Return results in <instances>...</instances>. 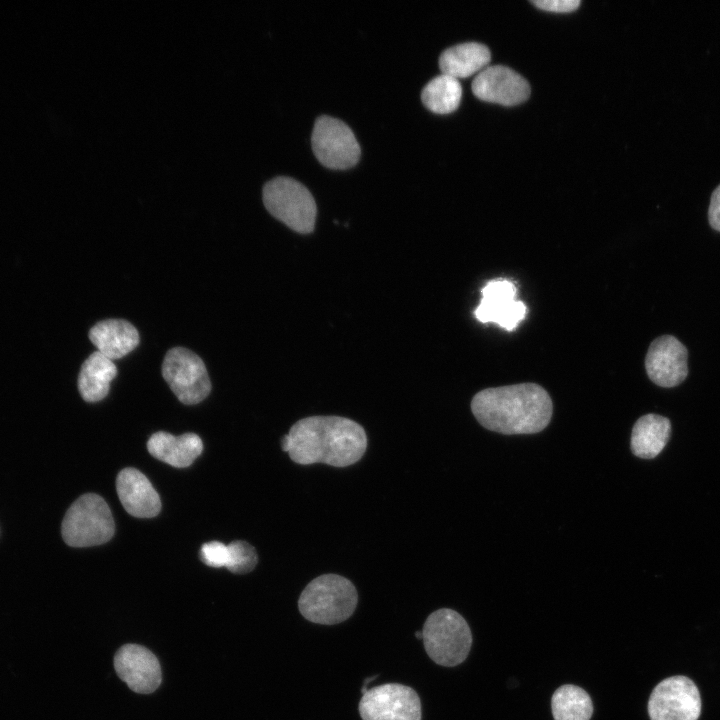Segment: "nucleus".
Returning <instances> with one entry per match:
<instances>
[{"label":"nucleus","instance_id":"nucleus-1","mask_svg":"<svg viewBox=\"0 0 720 720\" xmlns=\"http://www.w3.org/2000/svg\"><path fill=\"white\" fill-rule=\"evenodd\" d=\"M281 446L297 464L346 467L361 459L367 436L364 428L349 418L310 416L292 425Z\"/></svg>","mask_w":720,"mask_h":720},{"label":"nucleus","instance_id":"nucleus-2","mask_svg":"<svg viewBox=\"0 0 720 720\" xmlns=\"http://www.w3.org/2000/svg\"><path fill=\"white\" fill-rule=\"evenodd\" d=\"M471 410L486 429L504 435L533 434L549 424L553 404L536 383L487 388L475 394Z\"/></svg>","mask_w":720,"mask_h":720},{"label":"nucleus","instance_id":"nucleus-3","mask_svg":"<svg viewBox=\"0 0 720 720\" xmlns=\"http://www.w3.org/2000/svg\"><path fill=\"white\" fill-rule=\"evenodd\" d=\"M357 602V590L350 580L337 574H324L304 588L298 608L310 622L333 625L348 619Z\"/></svg>","mask_w":720,"mask_h":720},{"label":"nucleus","instance_id":"nucleus-4","mask_svg":"<svg viewBox=\"0 0 720 720\" xmlns=\"http://www.w3.org/2000/svg\"><path fill=\"white\" fill-rule=\"evenodd\" d=\"M422 634L425 651L436 664L453 667L469 654L471 630L455 610L442 608L432 612L424 623Z\"/></svg>","mask_w":720,"mask_h":720},{"label":"nucleus","instance_id":"nucleus-5","mask_svg":"<svg viewBox=\"0 0 720 720\" xmlns=\"http://www.w3.org/2000/svg\"><path fill=\"white\" fill-rule=\"evenodd\" d=\"M115 531L111 510L93 493L80 496L67 510L61 526L63 540L72 547H90L109 541Z\"/></svg>","mask_w":720,"mask_h":720},{"label":"nucleus","instance_id":"nucleus-6","mask_svg":"<svg viewBox=\"0 0 720 720\" xmlns=\"http://www.w3.org/2000/svg\"><path fill=\"white\" fill-rule=\"evenodd\" d=\"M269 213L298 233H310L316 219V203L310 191L290 177H276L263 188Z\"/></svg>","mask_w":720,"mask_h":720},{"label":"nucleus","instance_id":"nucleus-7","mask_svg":"<svg viewBox=\"0 0 720 720\" xmlns=\"http://www.w3.org/2000/svg\"><path fill=\"white\" fill-rule=\"evenodd\" d=\"M162 375L176 397L187 405L201 402L211 390L204 362L194 352L183 347H175L167 352L162 364Z\"/></svg>","mask_w":720,"mask_h":720},{"label":"nucleus","instance_id":"nucleus-8","mask_svg":"<svg viewBox=\"0 0 720 720\" xmlns=\"http://www.w3.org/2000/svg\"><path fill=\"white\" fill-rule=\"evenodd\" d=\"M311 141L316 158L328 168L346 169L359 160L360 146L354 133L337 118L327 115L317 118Z\"/></svg>","mask_w":720,"mask_h":720},{"label":"nucleus","instance_id":"nucleus-9","mask_svg":"<svg viewBox=\"0 0 720 720\" xmlns=\"http://www.w3.org/2000/svg\"><path fill=\"white\" fill-rule=\"evenodd\" d=\"M651 720H698L701 697L694 682L685 676L662 680L648 701Z\"/></svg>","mask_w":720,"mask_h":720},{"label":"nucleus","instance_id":"nucleus-10","mask_svg":"<svg viewBox=\"0 0 720 720\" xmlns=\"http://www.w3.org/2000/svg\"><path fill=\"white\" fill-rule=\"evenodd\" d=\"M363 720H421V701L414 689L387 683L368 689L359 702Z\"/></svg>","mask_w":720,"mask_h":720},{"label":"nucleus","instance_id":"nucleus-11","mask_svg":"<svg viewBox=\"0 0 720 720\" xmlns=\"http://www.w3.org/2000/svg\"><path fill=\"white\" fill-rule=\"evenodd\" d=\"M113 664L120 680L138 694H151L162 682L158 658L142 645H122L114 655Z\"/></svg>","mask_w":720,"mask_h":720},{"label":"nucleus","instance_id":"nucleus-12","mask_svg":"<svg viewBox=\"0 0 720 720\" xmlns=\"http://www.w3.org/2000/svg\"><path fill=\"white\" fill-rule=\"evenodd\" d=\"M482 298L474 310L481 323L493 322L507 331H513L525 318L526 305L515 299L516 286L507 279H493L481 290Z\"/></svg>","mask_w":720,"mask_h":720},{"label":"nucleus","instance_id":"nucleus-13","mask_svg":"<svg viewBox=\"0 0 720 720\" xmlns=\"http://www.w3.org/2000/svg\"><path fill=\"white\" fill-rule=\"evenodd\" d=\"M688 351L674 336L663 335L649 346L645 368L652 382L661 387H674L688 374Z\"/></svg>","mask_w":720,"mask_h":720},{"label":"nucleus","instance_id":"nucleus-14","mask_svg":"<svg viewBox=\"0 0 720 720\" xmlns=\"http://www.w3.org/2000/svg\"><path fill=\"white\" fill-rule=\"evenodd\" d=\"M471 87L477 98L505 106L520 104L530 95L526 79L503 65L487 66L475 76Z\"/></svg>","mask_w":720,"mask_h":720},{"label":"nucleus","instance_id":"nucleus-15","mask_svg":"<svg viewBox=\"0 0 720 720\" xmlns=\"http://www.w3.org/2000/svg\"><path fill=\"white\" fill-rule=\"evenodd\" d=\"M116 490L124 509L138 518H152L161 509V500L148 478L135 468L121 470Z\"/></svg>","mask_w":720,"mask_h":720},{"label":"nucleus","instance_id":"nucleus-16","mask_svg":"<svg viewBox=\"0 0 720 720\" xmlns=\"http://www.w3.org/2000/svg\"><path fill=\"white\" fill-rule=\"evenodd\" d=\"M89 339L98 352L113 361L137 347L139 334L131 323L123 319H107L90 329Z\"/></svg>","mask_w":720,"mask_h":720},{"label":"nucleus","instance_id":"nucleus-17","mask_svg":"<svg viewBox=\"0 0 720 720\" xmlns=\"http://www.w3.org/2000/svg\"><path fill=\"white\" fill-rule=\"evenodd\" d=\"M149 453L176 468L190 466L202 453L201 438L194 433L174 436L164 431L154 433L147 442Z\"/></svg>","mask_w":720,"mask_h":720},{"label":"nucleus","instance_id":"nucleus-18","mask_svg":"<svg viewBox=\"0 0 720 720\" xmlns=\"http://www.w3.org/2000/svg\"><path fill=\"white\" fill-rule=\"evenodd\" d=\"M491 60L487 46L477 42H465L447 48L439 58L443 74L456 79L466 78L485 69Z\"/></svg>","mask_w":720,"mask_h":720},{"label":"nucleus","instance_id":"nucleus-19","mask_svg":"<svg viewBox=\"0 0 720 720\" xmlns=\"http://www.w3.org/2000/svg\"><path fill=\"white\" fill-rule=\"evenodd\" d=\"M671 433L670 421L657 414L640 417L633 426L631 451L643 459L656 457L665 447Z\"/></svg>","mask_w":720,"mask_h":720},{"label":"nucleus","instance_id":"nucleus-20","mask_svg":"<svg viewBox=\"0 0 720 720\" xmlns=\"http://www.w3.org/2000/svg\"><path fill=\"white\" fill-rule=\"evenodd\" d=\"M117 375L112 360L98 351L93 352L82 364L78 376V389L87 402H97L106 397L111 381Z\"/></svg>","mask_w":720,"mask_h":720},{"label":"nucleus","instance_id":"nucleus-21","mask_svg":"<svg viewBox=\"0 0 720 720\" xmlns=\"http://www.w3.org/2000/svg\"><path fill=\"white\" fill-rule=\"evenodd\" d=\"M554 720H590L593 705L589 694L582 688L566 684L555 690L551 698Z\"/></svg>","mask_w":720,"mask_h":720},{"label":"nucleus","instance_id":"nucleus-22","mask_svg":"<svg viewBox=\"0 0 720 720\" xmlns=\"http://www.w3.org/2000/svg\"><path fill=\"white\" fill-rule=\"evenodd\" d=\"M462 97L458 79L441 74L430 80L421 92L424 105L432 112L447 114L456 110Z\"/></svg>","mask_w":720,"mask_h":720},{"label":"nucleus","instance_id":"nucleus-23","mask_svg":"<svg viewBox=\"0 0 720 720\" xmlns=\"http://www.w3.org/2000/svg\"><path fill=\"white\" fill-rule=\"evenodd\" d=\"M229 561L227 569L235 574H246L252 571L257 564V554L253 546L241 540L228 544Z\"/></svg>","mask_w":720,"mask_h":720},{"label":"nucleus","instance_id":"nucleus-24","mask_svg":"<svg viewBox=\"0 0 720 720\" xmlns=\"http://www.w3.org/2000/svg\"><path fill=\"white\" fill-rule=\"evenodd\" d=\"M203 563L213 568L227 567L229 561L228 545L219 541L204 543L200 549Z\"/></svg>","mask_w":720,"mask_h":720},{"label":"nucleus","instance_id":"nucleus-25","mask_svg":"<svg viewBox=\"0 0 720 720\" xmlns=\"http://www.w3.org/2000/svg\"><path fill=\"white\" fill-rule=\"evenodd\" d=\"M535 6L546 11L571 12L578 8L580 0H533Z\"/></svg>","mask_w":720,"mask_h":720},{"label":"nucleus","instance_id":"nucleus-26","mask_svg":"<svg viewBox=\"0 0 720 720\" xmlns=\"http://www.w3.org/2000/svg\"><path fill=\"white\" fill-rule=\"evenodd\" d=\"M708 219L710 226L720 231V185L713 191L711 195L710 206L708 210Z\"/></svg>","mask_w":720,"mask_h":720},{"label":"nucleus","instance_id":"nucleus-27","mask_svg":"<svg viewBox=\"0 0 720 720\" xmlns=\"http://www.w3.org/2000/svg\"><path fill=\"white\" fill-rule=\"evenodd\" d=\"M415 636H416L418 639H422V637H423L422 631H417V632L415 633Z\"/></svg>","mask_w":720,"mask_h":720}]
</instances>
